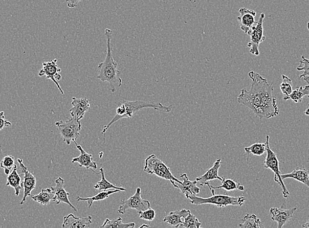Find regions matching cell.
<instances>
[{
    "label": "cell",
    "instance_id": "f1b7e54d",
    "mask_svg": "<svg viewBox=\"0 0 309 228\" xmlns=\"http://www.w3.org/2000/svg\"><path fill=\"white\" fill-rule=\"evenodd\" d=\"M245 151L246 155L248 156V161L250 159V155L255 156H261L263 155L265 152L267 151V145L266 143H256V144H253L250 147H245Z\"/></svg>",
    "mask_w": 309,
    "mask_h": 228
},
{
    "label": "cell",
    "instance_id": "ba28073f",
    "mask_svg": "<svg viewBox=\"0 0 309 228\" xmlns=\"http://www.w3.org/2000/svg\"><path fill=\"white\" fill-rule=\"evenodd\" d=\"M265 15L262 13L259 19L255 22L251 28L248 34L250 37V42L248 43V47L250 48L251 54L258 56L259 55V45L260 43L265 40L266 37L263 35V21Z\"/></svg>",
    "mask_w": 309,
    "mask_h": 228
},
{
    "label": "cell",
    "instance_id": "ffe728a7",
    "mask_svg": "<svg viewBox=\"0 0 309 228\" xmlns=\"http://www.w3.org/2000/svg\"><path fill=\"white\" fill-rule=\"evenodd\" d=\"M191 213L190 210L182 209L181 211L170 212L168 215L165 216L163 222L172 227H179L182 226L184 224L182 218H186Z\"/></svg>",
    "mask_w": 309,
    "mask_h": 228
},
{
    "label": "cell",
    "instance_id": "4316f807",
    "mask_svg": "<svg viewBox=\"0 0 309 228\" xmlns=\"http://www.w3.org/2000/svg\"><path fill=\"white\" fill-rule=\"evenodd\" d=\"M309 95V86H301L292 91L289 96H285L283 100H292L295 103L301 102L303 97Z\"/></svg>",
    "mask_w": 309,
    "mask_h": 228
},
{
    "label": "cell",
    "instance_id": "e575fe53",
    "mask_svg": "<svg viewBox=\"0 0 309 228\" xmlns=\"http://www.w3.org/2000/svg\"><path fill=\"white\" fill-rule=\"evenodd\" d=\"M138 215H139V217L141 219L151 222L156 218V211L151 208H149L146 211H142V213L138 214Z\"/></svg>",
    "mask_w": 309,
    "mask_h": 228
},
{
    "label": "cell",
    "instance_id": "7a4b0ae2",
    "mask_svg": "<svg viewBox=\"0 0 309 228\" xmlns=\"http://www.w3.org/2000/svg\"><path fill=\"white\" fill-rule=\"evenodd\" d=\"M106 38H107V54L104 61L99 64L98 75L97 78L101 81L109 83L110 90L116 92L117 87H120L123 84V80L120 77L121 71L117 69V61H115L113 56V45L112 38L113 32L112 30H105Z\"/></svg>",
    "mask_w": 309,
    "mask_h": 228
},
{
    "label": "cell",
    "instance_id": "6da1fadb",
    "mask_svg": "<svg viewBox=\"0 0 309 228\" xmlns=\"http://www.w3.org/2000/svg\"><path fill=\"white\" fill-rule=\"evenodd\" d=\"M249 77L252 80L250 91L242 89L237 101L240 104L252 110L260 119H269L278 116L277 100L274 95L273 84L259 73L250 71Z\"/></svg>",
    "mask_w": 309,
    "mask_h": 228
},
{
    "label": "cell",
    "instance_id": "60d3db41",
    "mask_svg": "<svg viewBox=\"0 0 309 228\" xmlns=\"http://www.w3.org/2000/svg\"><path fill=\"white\" fill-rule=\"evenodd\" d=\"M307 27H308V31H309V21L307 23Z\"/></svg>",
    "mask_w": 309,
    "mask_h": 228
},
{
    "label": "cell",
    "instance_id": "8fae6325",
    "mask_svg": "<svg viewBox=\"0 0 309 228\" xmlns=\"http://www.w3.org/2000/svg\"><path fill=\"white\" fill-rule=\"evenodd\" d=\"M18 164H19L20 169H21L24 180L23 181V189H24V195H23V199L20 201V206L24 204L26 202L27 198L29 196H31V192L36 188V177L33 174L28 170L27 167L23 164V159L18 158Z\"/></svg>",
    "mask_w": 309,
    "mask_h": 228
},
{
    "label": "cell",
    "instance_id": "52a82bcc",
    "mask_svg": "<svg viewBox=\"0 0 309 228\" xmlns=\"http://www.w3.org/2000/svg\"><path fill=\"white\" fill-rule=\"evenodd\" d=\"M269 139L270 137L269 135H267L266 137V145H267V157L264 161V167L266 169H270L272 170V171L274 172V181L276 183L280 185V187L282 188V194L283 197L287 199L289 197L290 193L288 192V189L285 187L284 183H283V179L282 178V174H281L280 168V163L278 159L277 155L272 150L269 145Z\"/></svg>",
    "mask_w": 309,
    "mask_h": 228
},
{
    "label": "cell",
    "instance_id": "f546056e",
    "mask_svg": "<svg viewBox=\"0 0 309 228\" xmlns=\"http://www.w3.org/2000/svg\"><path fill=\"white\" fill-rule=\"evenodd\" d=\"M135 223H123V219L121 217L117 218V219L110 220L109 219L105 220L104 223L101 227H110V228H133L135 227Z\"/></svg>",
    "mask_w": 309,
    "mask_h": 228
},
{
    "label": "cell",
    "instance_id": "8d00e7d4",
    "mask_svg": "<svg viewBox=\"0 0 309 228\" xmlns=\"http://www.w3.org/2000/svg\"><path fill=\"white\" fill-rule=\"evenodd\" d=\"M85 0H65L67 5L69 8H75L78 6V4Z\"/></svg>",
    "mask_w": 309,
    "mask_h": 228
},
{
    "label": "cell",
    "instance_id": "9c48e42d",
    "mask_svg": "<svg viewBox=\"0 0 309 228\" xmlns=\"http://www.w3.org/2000/svg\"><path fill=\"white\" fill-rule=\"evenodd\" d=\"M150 202L147 200L142 199L141 195V189L138 188L135 195L129 198L128 199H123L121 201V206L118 209L120 214H125L129 209H135L138 214L142 211H146L150 208Z\"/></svg>",
    "mask_w": 309,
    "mask_h": 228
},
{
    "label": "cell",
    "instance_id": "7c38bea8",
    "mask_svg": "<svg viewBox=\"0 0 309 228\" xmlns=\"http://www.w3.org/2000/svg\"><path fill=\"white\" fill-rule=\"evenodd\" d=\"M296 210L297 207L291 209H285L282 206L280 208L273 207L270 209V215L271 219L278 223V228H282L290 222Z\"/></svg>",
    "mask_w": 309,
    "mask_h": 228
},
{
    "label": "cell",
    "instance_id": "5bb4252c",
    "mask_svg": "<svg viewBox=\"0 0 309 228\" xmlns=\"http://www.w3.org/2000/svg\"><path fill=\"white\" fill-rule=\"evenodd\" d=\"M71 104L73 107L70 109L71 116L77 118L80 121L84 118L85 114L91 109V103L87 98H77L72 99Z\"/></svg>",
    "mask_w": 309,
    "mask_h": 228
},
{
    "label": "cell",
    "instance_id": "9a60e30c",
    "mask_svg": "<svg viewBox=\"0 0 309 228\" xmlns=\"http://www.w3.org/2000/svg\"><path fill=\"white\" fill-rule=\"evenodd\" d=\"M75 144L77 146V148L80 151V155L78 157L73 158L72 163H78L80 167H84L87 170L91 169L92 171L95 172L98 166L97 163L94 161L92 154L87 153L84 149H83L81 146L77 144V142Z\"/></svg>",
    "mask_w": 309,
    "mask_h": 228
},
{
    "label": "cell",
    "instance_id": "30bf717a",
    "mask_svg": "<svg viewBox=\"0 0 309 228\" xmlns=\"http://www.w3.org/2000/svg\"><path fill=\"white\" fill-rule=\"evenodd\" d=\"M57 63V59L52 60L50 62L43 61L42 69L39 72L38 75L40 77L46 76L47 79L52 80L58 87L61 94L64 95V92L59 84V81L62 79V76L60 74L61 72V69L58 67Z\"/></svg>",
    "mask_w": 309,
    "mask_h": 228
},
{
    "label": "cell",
    "instance_id": "ab89813d",
    "mask_svg": "<svg viewBox=\"0 0 309 228\" xmlns=\"http://www.w3.org/2000/svg\"><path fill=\"white\" fill-rule=\"evenodd\" d=\"M149 227V225H143L142 226L140 227Z\"/></svg>",
    "mask_w": 309,
    "mask_h": 228
},
{
    "label": "cell",
    "instance_id": "7402d4cb",
    "mask_svg": "<svg viewBox=\"0 0 309 228\" xmlns=\"http://www.w3.org/2000/svg\"><path fill=\"white\" fill-rule=\"evenodd\" d=\"M6 186H10L15 191L16 197L20 194V190L23 189V183L21 181V177L17 172V166L15 165L12 172L8 175L7 179Z\"/></svg>",
    "mask_w": 309,
    "mask_h": 228
},
{
    "label": "cell",
    "instance_id": "d6986e66",
    "mask_svg": "<svg viewBox=\"0 0 309 228\" xmlns=\"http://www.w3.org/2000/svg\"><path fill=\"white\" fill-rule=\"evenodd\" d=\"M220 165L221 158H218L211 169L207 170L203 176L196 178L195 180L200 183V186H205L206 183H209V181L214 180V179H218V180L222 181L223 178L219 176L218 175V170L220 169Z\"/></svg>",
    "mask_w": 309,
    "mask_h": 228
},
{
    "label": "cell",
    "instance_id": "3957f363",
    "mask_svg": "<svg viewBox=\"0 0 309 228\" xmlns=\"http://www.w3.org/2000/svg\"><path fill=\"white\" fill-rule=\"evenodd\" d=\"M205 186H209L213 195L208 198L197 197L195 195H191L189 199H190L191 203L195 206H202L204 204H213L218 208H223L228 206L241 207L246 201V198L243 196L232 197L227 195H215L214 190L211 184L207 183Z\"/></svg>",
    "mask_w": 309,
    "mask_h": 228
},
{
    "label": "cell",
    "instance_id": "f35d334b",
    "mask_svg": "<svg viewBox=\"0 0 309 228\" xmlns=\"http://www.w3.org/2000/svg\"><path fill=\"white\" fill-rule=\"evenodd\" d=\"M302 227L304 228H309V219L308 220L307 222L305 223V224L302 225Z\"/></svg>",
    "mask_w": 309,
    "mask_h": 228
},
{
    "label": "cell",
    "instance_id": "1f68e13d",
    "mask_svg": "<svg viewBox=\"0 0 309 228\" xmlns=\"http://www.w3.org/2000/svg\"><path fill=\"white\" fill-rule=\"evenodd\" d=\"M182 226L186 228H200L202 226V223L198 220L195 216L190 213L186 218H184Z\"/></svg>",
    "mask_w": 309,
    "mask_h": 228
},
{
    "label": "cell",
    "instance_id": "277c9868",
    "mask_svg": "<svg viewBox=\"0 0 309 228\" xmlns=\"http://www.w3.org/2000/svg\"><path fill=\"white\" fill-rule=\"evenodd\" d=\"M144 170L147 174H154L159 178L170 181L174 188H179L176 183L182 184V181L173 176L169 168L154 154L149 155L145 161Z\"/></svg>",
    "mask_w": 309,
    "mask_h": 228
},
{
    "label": "cell",
    "instance_id": "4fadbf2b",
    "mask_svg": "<svg viewBox=\"0 0 309 228\" xmlns=\"http://www.w3.org/2000/svg\"><path fill=\"white\" fill-rule=\"evenodd\" d=\"M55 187H52V190L54 192L55 196L54 201L55 203L59 204L63 202V203L68 204L69 207L73 209L74 211L77 212V209L76 207L71 204L70 201L69 199V193L67 192L65 188H64V181L63 178L61 177H59L58 178L55 180Z\"/></svg>",
    "mask_w": 309,
    "mask_h": 228
},
{
    "label": "cell",
    "instance_id": "484cf974",
    "mask_svg": "<svg viewBox=\"0 0 309 228\" xmlns=\"http://www.w3.org/2000/svg\"><path fill=\"white\" fill-rule=\"evenodd\" d=\"M96 174H101V179L100 181H99L98 183H97L95 186H94V188H95L96 190L100 191V192H101V191H107L109 190V189L119 190H121V192H123V191H126V189L118 187V186L114 185V184L107 180L105 176L104 169H103V168H101L100 173Z\"/></svg>",
    "mask_w": 309,
    "mask_h": 228
},
{
    "label": "cell",
    "instance_id": "8992f818",
    "mask_svg": "<svg viewBox=\"0 0 309 228\" xmlns=\"http://www.w3.org/2000/svg\"><path fill=\"white\" fill-rule=\"evenodd\" d=\"M125 107V111L120 120L123 119H133L134 115L137 114L139 110L145 108H152L154 110L163 112H169L172 109V105L165 106L159 102H147L143 101H121Z\"/></svg>",
    "mask_w": 309,
    "mask_h": 228
},
{
    "label": "cell",
    "instance_id": "4dcf8cb0",
    "mask_svg": "<svg viewBox=\"0 0 309 228\" xmlns=\"http://www.w3.org/2000/svg\"><path fill=\"white\" fill-rule=\"evenodd\" d=\"M15 157L11 155H7L4 156L3 159L0 163V167L4 170L5 174L8 176L12 172L14 167H15Z\"/></svg>",
    "mask_w": 309,
    "mask_h": 228
},
{
    "label": "cell",
    "instance_id": "74e56055",
    "mask_svg": "<svg viewBox=\"0 0 309 228\" xmlns=\"http://www.w3.org/2000/svg\"><path fill=\"white\" fill-rule=\"evenodd\" d=\"M303 78H304V80H305L306 82L307 83V84H308V86H309V77H304ZM305 114L306 115H307V116H309V103L308 105L307 109H306V110H305Z\"/></svg>",
    "mask_w": 309,
    "mask_h": 228
},
{
    "label": "cell",
    "instance_id": "d6a6232c",
    "mask_svg": "<svg viewBox=\"0 0 309 228\" xmlns=\"http://www.w3.org/2000/svg\"><path fill=\"white\" fill-rule=\"evenodd\" d=\"M297 71L303 72V74L299 76V78L309 77V59H306L304 55H302L299 65L297 66Z\"/></svg>",
    "mask_w": 309,
    "mask_h": 228
},
{
    "label": "cell",
    "instance_id": "d590c367",
    "mask_svg": "<svg viewBox=\"0 0 309 228\" xmlns=\"http://www.w3.org/2000/svg\"><path fill=\"white\" fill-rule=\"evenodd\" d=\"M11 126L10 122L7 121L5 117L4 112H0V131L3 130L4 128L9 127Z\"/></svg>",
    "mask_w": 309,
    "mask_h": 228
},
{
    "label": "cell",
    "instance_id": "44dd1931",
    "mask_svg": "<svg viewBox=\"0 0 309 228\" xmlns=\"http://www.w3.org/2000/svg\"><path fill=\"white\" fill-rule=\"evenodd\" d=\"M282 178H292L303 184L309 188V169L297 167L291 173L282 174Z\"/></svg>",
    "mask_w": 309,
    "mask_h": 228
},
{
    "label": "cell",
    "instance_id": "cb8c5ba5",
    "mask_svg": "<svg viewBox=\"0 0 309 228\" xmlns=\"http://www.w3.org/2000/svg\"><path fill=\"white\" fill-rule=\"evenodd\" d=\"M240 221L241 223L239 224V227L241 228H261L264 227L263 222L254 214H253V215L247 214Z\"/></svg>",
    "mask_w": 309,
    "mask_h": 228
},
{
    "label": "cell",
    "instance_id": "836d02e7",
    "mask_svg": "<svg viewBox=\"0 0 309 228\" xmlns=\"http://www.w3.org/2000/svg\"><path fill=\"white\" fill-rule=\"evenodd\" d=\"M282 82L280 85L281 91L282 94H285V96H289L293 91L292 80L285 75H282Z\"/></svg>",
    "mask_w": 309,
    "mask_h": 228
},
{
    "label": "cell",
    "instance_id": "e0dca14e",
    "mask_svg": "<svg viewBox=\"0 0 309 228\" xmlns=\"http://www.w3.org/2000/svg\"><path fill=\"white\" fill-rule=\"evenodd\" d=\"M92 218L91 216H87L86 218H78L77 216L70 214L64 216L62 227L70 228H86L91 226Z\"/></svg>",
    "mask_w": 309,
    "mask_h": 228
},
{
    "label": "cell",
    "instance_id": "2e32d148",
    "mask_svg": "<svg viewBox=\"0 0 309 228\" xmlns=\"http://www.w3.org/2000/svg\"><path fill=\"white\" fill-rule=\"evenodd\" d=\"M239 13H240V16L237 17V20L240 25L241 29L245 33L248 34L251 28L256 22L255 19L256 12L251 9L242 8L239 9Z\"/></svg>",
    "mask_w": 309,
    "mask_h": 228
},
{
    "label": "cell",
    "instance_id": "83f0119b",
    "mask_svg": "<svg viewBox=\"0 0 309 228\" xmlns=\"http://www.w3.org/2000/svg\"><path fill=\"white\" fill-rule=\"evenodd\" d=\"M222 185L219 186H212L214 189H223L227 192H232V191L235 190H239V191H244L245 190V188H244V186L241 185L240 184L236 183L234 180H232L231 179H227L225 178H223L222 181Z\"/></svg>",
    "mask_w": 309,
    "mask_h": 228
},
{
    "label": "cell",
    "instance_id": "d4e9b609",
    "mask_svg": "<svg viewBox=\"0 0 309 228\" xmlns=\"http://www.w3.org/2000/svg\"><path fill=\"white\" fill-rule=\"evenodd\" d=\"M121 192V191L119 190H114L113 191H103V192H100L98 193V194L95 195V196L86 198L77 197V200L78 201H86L87 204H89V208H91L94 202L103 201V200L107 199L110 195Z\"/></svg>",
    "mask_w": 309,
    "mask_h": 228
},
{
    "label": "cell",
    "instance_id": "ac0fdd59",
    "mask_svg": "<svg viewBox=\"0 0 309 228\" xmlns=\"http://www.w3.org/2000/svg\"><path fill=\"white\" fill-rule=\"evenodd\" d=\"M182 184H180L179 189L181 192L185 195L187 199L192 195H197L200 193V188L197 186V181H190L186 174H182L181 177Z\"/></svg>",
    "mask_w": 309,
    "mask_h": 228
},
{
    "label": "cell",
    "instance_id": "603a6c76",
    "mask_svg": "<svg viewBox=\"0 0 309 228\" xmlns=\"http://www.w3.org/2000/svg\"><path fill=\"white\" fill-rule=\"evenodd\" d=\"M55 194L52 188L43 189L38 195H31L34 201L38 202L41 206H46L54 201Z\"/></svg>",
    "mask_w": 309,
    "mask_h": 228
},
{
    "label": "cell",
    "instance_id": "5b68a950",
    "mask_svg": "<svg viewBox=\"0 0 309 228\" xmlns=\"http://www.w3.org/2000/svg\"><path fill=\"white\" fill-rule=\"evenodd\" d=\"M55 126H57V132L67 145L69 146L72 142H77L82 129L81 122L80 120L71 117L66 121L56 122Z\"/></svg>",
    "mask_w": 309,
    "mask_h": 228
}]
</instances>
